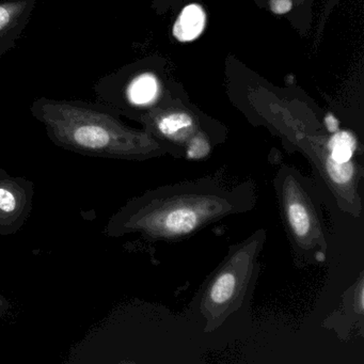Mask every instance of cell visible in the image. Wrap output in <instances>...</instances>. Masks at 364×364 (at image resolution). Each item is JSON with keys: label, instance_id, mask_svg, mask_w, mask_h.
<instances>
[{"label": "cell", "instance_id": "30bf717a", "mask_svg": "<svg viewBox=\"0 0 364 364\" xmlns=\"http://www.w3.org/2000/svg\"><path fill=\"white\" fill-rule=\"evenodd\" d=\"M205 26V14L199 5H189L183 9L173 27V35L178 41L197 39Z\"/></svg>", "mask_w": 364, "mask_h": 364}, {"label": "cell", "instance_id": "277c9868", "mask_svg": "<svg viewBox=\"0 0 364 364\" xmlns=\"http://www.w3.org/2000/svg\"><path fill=\"white\" fill-rule=\"evenodd\" d=\"M274 187L296 265L301 268L325 263L329 244L312 184L296 168L282 165Z\"/></svg>", "mask_w": 364, "mask_h": 364}, {"label": "cell", "instance_id": "3957f363", "mask_svg": "<svg viewBox=\"0 0 364 364\" xmlns=\"http://www.w3.org/2000/svg\"><path fill=\"white\" fill-rule=\"evenodd\" d=\"M266 237L265 230L259 229L230 247L227 257L204 283L193 306L205 333L223 327L252 295Z\"/></svg>", "mask_w": 364, "mask_h": 364}, {"label": "cell", "instance_id": "7c38bea8", "mask_svg": "<svg viewBox=\"0 0 364 364\" xmlns=\"http://www.w3.org/2000/svg\"><path fill=\"white\" fill-rule=\"evenodd\" d=\"M270 8L274 14H287L291 9V0H272Z\"/></svg>", "mask_w": 364, "mask_h": 364}, {"label": "cell", "instance_id": "8fae6325", "mask_svg": "<svg viewBox=\"0 0 364 364\" xmlns=\"http://www.w3.org/2000/svg\"><path fill=\"white\" fill-rule=\"evenodd\" d=\"M330 156L338 164L353 161L357 150L355 138L348 132H336L328 144Z\"/></svg>", "mask_w": 364, "mask_h": 364}, {"label": "cell", "instance_id": "8992f818", "mask_svg": "<svg viewBox=\"0 0 364 364\" xmlns=\"http://www.w3.org/2000/svg\"><path fill=\"white\" fill-rule=\"evenodd\" d=\"M36 7L37 0L0 1V58L16 48Z\"/></svg>", "mask_w": 364, "mask_h": 364}, {"label": "cell", "instance_id": "5b68a950", "mask_svg": "<svg viewBox=\"0 0 364 364\" xmlns=\"http://www.w3.org/2000/svg\"><path fill=\"white\" fill-rule=\"evenodd\" d=\"M35 184L0 168V236H11L24 227L33 212Z\"/></svg>", "mask_w": 364, "mask_h": 364}, {"label": "cell", "instance_id": "4fadbf2b", "mask_svg": "<svg viewBox=\"0 0 364 364\" xmlns=\"http://www.w3.org/2000/svg\"><path fill=\"white\" fill-rule=\"evenodd\" d=\"M11 302L3 294H0V317L7 315L11 311Z\"/></svg>", "mask_w": 364, "mask_h": 364}, {"label": "cell", "instance_id": "7a4b0ae2", "mask_svg": "<svg viewBox=\"0 0 364 364\" xmlns=\"http://www.w3.org/2000/svg\"><path fill=\"white\" fill-rule=\"evenodd\" d=\"M31 112L55 146L76 154L141 161L166 152L148 136L127 129L116 110L97 101L41 97L33 102Z\"/></svg>", "mask_w": 364, "mask_h": 364}, {"label": "cell", "instance_id": "9c48e42d", "mask_svg": "<svg viewBox=\"0 0 364 364\" xmlns=\"http://www.w3.org/2000/svg\"><path fill=\"white\" fill-rule=\"evenodd\" d=\"M156 77L151 73H141L129 80L124 86L125 103L133 107H144L154 103L159 95Z\"/></svg>", "mask_w": 364, "mask_h": 364}, {"label": "cell", "instance_id": "52a82bcc", "mask_svg": "<svg viewBox=\"0 0 364 364\" xmlns=\"http://www.w3.org/2000/svg\"><path fill=\"white\" fill-rule=\"evenodd\" d=\"M364 279L360 272L358 280L348 287L342 298V306L325 321L328 328L334 330L341 338H348L349 332L357 323L363 327Z\"/></svg>", "mask_w": 364, "mask_h": 364}, {"label": "cell", "instance_id": "ba28073f", "mask_svg": "<svg viewBox=\"0 0 364 364\" xmlns=\"http://www.w3.org/2000/svg\"><path fill=\"white\" fill-rule=\"evenodd\" d=\"M155 127L163 139L176 146V156L184 159L187 149L198 138L203 137L202 133H195V122L186 112H172L157 118ZM206 137V136H205Z\"/></svg>", "mask_w": 364, "mask_h": 364}, {"label": "cell", "instance_id": "6da1fadb", "mask_svg": "<svg viewBox=\"0 0 364 364\" xmlns=\"http://www.w3.org/2000/svg\"><path fill=\"white\" fill-rule=\"evenodd\" d=\"M253 181L230 183L219 176L164 185L127 202L106 225L108 237L136 234L148 242H173L253 210Z\"/></svg>", "mask_w": 364, "mask_h": 364}, {"label": "cell", "instance_id": "5bb4252c", "mask_svg": "<svg viewBox=\"0 0 364 364\" xmlns=\"http://www.w3.org/2000/svg\"><path fill=\"white\" fill-rule=\"evenodd\" d=\"M326 125H327L328 131L330 133H336L338 131V122L332 114H328L325 118Z\"/></svg>", "mask_w": 364, "mask_h": 364}]
</instances>
